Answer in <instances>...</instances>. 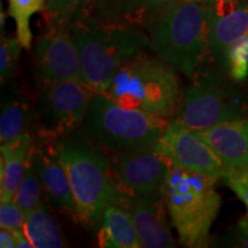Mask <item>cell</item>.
Here are the masks:
<instances>
[{
	"label": "cell",
	"mask_w": 248,
	"mask_h": 248,
	"mask_svg": "<svg viewBox=\"0 0 248 248\" xmlns=\"http://www.w3.org/2000/svg\"><path fill=\"white\" fill-rule=\"evenodd\" d=\"M69 24L79 52L80 80L94 92L106 93L121 67L150 43L135 26L105 22L86 9Z\"/></svg>",
	"instance_id": "cell-1"
},
{
	"label": "cell",
	"mask_w": 248,
	"mask_h": 248,
	"mask_svg": "<svg viewBox=\"0 0 248 248\" xmlns=\"http://www.w3.org/2000/svg\"><path fill=\"white\" fill-rule=\"evenodd\" d=\"M207 0H176L151 15L145 28L156 57L192 78L208 47Z\"/></svg>",
	"instance_id": "cell-2"
},
{
	"label": "cell",
	"mask_w": 248,
	"mask_h": 248,
	"mask_svg": "<svg viewBox=\"0 0 248 248\" xmlns=\"http://www.w3.org/2000/svg\"><path fill=\"white\" fill-rule=\"evenodd\" d=\"M55 150L69 179L78 221L97 228L104 210L121 193L113 163L94 144L74 133L55 141Z\"/></svg>",
	"instance_id": "cell-3"
},
{
	"label": "cell",
	"mask_w": 248,
	"mask_h": 248,
	"mask_svg": "<svg viewBox=\"0 0 248 248\" xmlns=\"http://www.w3.org/2000/svg\"><path fill=\"white\" fill-rule=\"evenodd\" d=\"M106 94L123 106L170 120L181 109L184 90L171 64L139 52L117 71Z\"/></svg>",
	"instance_id": "cell-4"
},
{
	"label": "cell",
	"mask_w": 248,
	"mask_h": 248,
	"mask_svg": "<svg viewBox=\"0 0 248 248\" xmlns=\"http://www.w3.org/2000/svg\"><path fill=\"white\" fill-rule=\"evenodd\" d=\"M169 121L123 106L102 92H93L82 129L95 146L122 154L153 147Z\"/></svg>",
	"instance_id": "cell-5"
},
{
	"label": "cell",
	"mask_w": 248,
	"mask_h": 248,
	"mask_svg": "<svg viewBox=\"0 0 248 248\" xmlns=\"http://www.w3.org/2000/svg\"><path fill=\"white\" fill-rule=\"evenodd\" d=\"M215 183L200 173L170 166L161 193L184 247L201 248L208 244L209 231L221 208Z\"/></svg>",
	"instance_id": "cell-6"
},
{
	"label": "cell",
	"mask_w": 248,
	"mask_h": 248,
	"mask_svg": "<svg viewBox=\"0 0 248 248\" xmlns=\"http://www.w3.org/2000/svg\"><path fill=\"white\" fill-rule=\"evenodd\" d=\"M185 86L178 114L172 120L195 131L248 117V106L233 90L222 84L217 76L197 71Z\"/></svg>",
	"instance_id": "cell-7"
},
{
	"label": "cell",
	"mask_w": 248,
	"mask_h": 248,
	"mask_svg": "<svg viewBox=\"0 0 248 248\" xmlns=\"http://www.w3.org/2000/svg\"><path fill=\"white\" fill-rule=\"evenodd\" d=\"M93 92L80 79L46 86L37 105L42 137L57 141L82 125Z\"/></svg>",
	"instance_id": "cell-8"
},
{
	"label": "cell",
	"mask_w": 248,
	"mask_h": 248,
	"mask_svg": "<svg viewBox=\"0 0 248 248\" xmlns=\"http://www.w3.org/2000/svg\"><path fill=\"white\" fill-rule=\"evenodd\" d=\"M153 150L176 168L200 173L214 182L224 176V164L206 139L172 119Z\"/></svg>",
	"instance_id": "cell-9"
},
{
	"label": "cell",
	"mask_w": 248,
	"mask_h": 248,
	"mask_svg": "<svg viewBox=\"0 0 248 248\" xmlns=\"http://www.w3.org/2000/svg\"><path fill=\"white\" fill-rule=\"evenodd\" d=\"M33 69L46 85L80 79V58L67 21H51L33 48Z\"/></svg>",
	"instance_id": "cell-10"
},
{
	"label": "cell",
	"mask_w": 248,
	"mask_h": 248,
	"mask_svg": "<svg viewBox=\"0 0 248 248\" xmlns=\"http://www.w3.org/2000/svg\"><path fill=\"white\" fill-rule=\"evenodd\" d=\"M111 163L121 192L131 195L160 193L170 169L153 147L116 154Z\"/></svg>",
	"instance_id": "cell-11"
},
{
	"label": "cell",
	"mask_w": 248,
	"mask_h": 248,
	"mask_svg": "<svg viewBox=\"0 0 248 248\" xmlns=\"http://www.w3.org/2000/svg\"><path fill=\"white\" fill-rule=\"evenodd\" d=\"M115 202L130 213L142 247H175L161 192L150 195H131L121 192Z\"/></svg>",
	"instance_id": "cell-12"
},
{
	"label": "cell",
	"mask_w": 248,
	"mask_h": 248,
	"mask_svg": "<svg viewBox=\"0 0 248 248\" xmlns=\"http://www.w3.org/2000/svg\"><path fill=\"white\" fill-rule=\"evenodd\" d=\"M47 142V139L38 144L32 142L28 157L35 167L48 203L58 212L78 219L77 204L66 170L59 161L55 144Z\"/></svg>",
	"instance_id": "cell-13"
},
{
	"label": "cell",
	"mask_w": 248,
	"mask_h": 248,
	"mask_svg": "<svg viewBox=\"0 0 248 248\" xmlns=\"http://www.w3.org/2000/svg\"><path fill=\"white\" fill-rule=\"evenodd\" d=\"M209 52L224 67L226 53L235 40L248 33V1L240 2L226 14L219 15L207 0Z\"/></svg>",
	"instance_id": "cell-14"
},
{
	"label": "cell",
	"mask_w": 248,
	"mask_h": 248,
	"mask_svg": "<svg viewBox=\"0 0 248 248\" xmlns=\"http://www.w3.org/2000/svg\"><path fill=\"white\" fill-rule=\"evenodd\" d=\"M198 132L221 157L225 171L248 163V117Z\"/></svg>",
	"instance_id": "cell-15"
},
{
	"label": "cell",
	"mask_w": 248,
	"mask_h": 248,
	"mask_svg": "<svg viewBox=\"0 0 248 248\" xmlns=\"http://www.w3.org/2000/svg\"><path fill=\"white\" fill-rule=\"evenodd\" d=\"M32 146V137L24 133L13 140L1 144L0 162V202H11L26 176L28 155Z\"/></svg>",
	"instance_id": "cell-16"
},
{
	"label": "cell",
	"mask_w": 248,
	"mask_h": 248,
	"mask_svg": "<svg viewBox=\"0 0 248 248\" xmlns=\"http://www.w3.org/2000/svg\"><path fill=\"white\" fill-rule=\"evenodd\" d=\"M176 0H93L95 16L105 22L145 26L154 12Z\"/></svg>",
	"instance_id": "cell-17"
},
{
	"label": "cell",
	"mask_w": 248,
	"mask_h": 248,
	"mask_svg": "<svg viewBox=\"0 0 248 248\" xmlns=\"http://www.w3.org/2000/svg\"><path fill=\"white\" fill-rule=\"evenodd\" d=\"M98 243L104 248L142 247L131 215L120 203H111L104 210L98 232Z\"/></svg>",
	"instance_id": "cell-18"
},
{
	"label": "cell",
	"mask_w": 248,
	"mask_h": 248,
	"mask_svg": "<svg viewBox=\"0 0 248 248\" xmlns=\"http://www.w3.org/2000/svg\"><path fill=\"white\" fill-rule=\"evenodd\" d=\"M30 123L28 105L21 97L16 86L2 90L0 113V141L5 144L27 132Z\"/></svg>",
	"instance_id": "cell-19"
},
{
	"label": "cell",
	"mask_w": 248,
	"mask_h": 248,
	"mask_svg": "<svg viewBox=\"0 0 248 248\" xmlns=\"http://www.w3.org/2000/svg\"><path fill=\"white\" fill-rule=\"evenodd\" d=\"M23 230L33 245V248H61L66 246L60 225L48 213L44 201L27 214Z\"/></svg>",
	"instance_id": "cell-20"
},
{
	"label": "cell",
	"mask_w": 248,
	"mask_h": 248,
	"mask_svg": "<svg viewBox=\"0 0 248 248\" xmlns=\"http://www.w3.org/2000/svg\"><path fill=\"white\" fill-rule=\"evenodd\" d=\"M9 15L16 23V37L24 48H30L32 33L30 18L33 14L45 9L46 0H8Z\"/></svg>",
	"instance_id": "cell-21"
},
{
	"label": "cell",
	"mask_w": 248,
	"mask_h": 248,
	"mask_svg": "<svg viewBox=\"0 0 248 248\" xmlns=\"http://www.w3.org/2000/svg\"><path fill=\"white\" fill-rule=\"evenodd\" d=\"M29 156V155H28ZM40 193H43L42 185L33 164L28 157L26 176H24L14 201L24 213L28 214L42 202Z\"/></svg>",
	"instance_id": "cell-22"
},
{
	"label": "cell",
	"mask_w": 248,
	"mask_h": 248,
	"mask_svg": "<svg viewBox=\"0 0 248 248\" xmlns=\"http://www.w3.org/2000/svg\"><path fill=\"white\" fill-rule=\"evenodd\" d=\"M224 68L237 82L248 77V33L235 40L228 49Z\"/></svg>",
	"instance_id": "cell-23"
},
{
	"label": "cell",
	"mask_w": 248,
	"mask_h": 248,
	"mask_svg": "<svg viewBox=\"0 0 248 248\" xmlns=\"http://www.w3.org/2000/svg\"><path fill=\"white\" fill-rule=\"evenodd\" d=\"M93 0H46L45 15L51 21H67L69 22L79 12L92 6Z\"/></svg>",
	"instance_id": "cell-24"
},
{
	"label": "cell",
	"mask_w": 248,
	"mask_h": 248,
	"mask_svg": "<svg viewBox=\"0 0 248 248\" xmlns=\"http://www.w3.org/2000/svg\"><path fill=\"white\" fill-rule=\"evenodd\" d=\"M20 40L13 37L2 36L0 43V78L1 83L11 79L16 71L21 52Z\"/></svg>",
	"instance_id": "cell-25"
},
{
	"label": "cell",
	"mask_w": 248,
	"mask_h": 248,
	"mask_svg": "<svg viewBox=\"0 0 248 248\" xmlns=\"http://www.w3.org/2000/svg\"><path fill=\"white\" fill-rule=\"evenodd\" d=\"M222 179L245 203L248 213V163L226 170Z\"/></svg>",
	"instance_id": "cell-26"
},
{
	"label": "cell",
	"mask_w": 248,
	"mask_h": 248,
	"mask_svg": "<svg viewBox=\"0 0 248 248\" xmlns=\"http://www.w3.org/2000/svg\"><path fill=\"white\" fill-rule=\"evenodd\" d=\"M27 214L18 207L15 201L0 204V226L7 230L23 229L26 223Z\"/></svg>",
	"instance_id": "cell-27"
},
{
	"label": "cell",
	"mask_w": 248,
	"mask_h": 248,
	"mask_svg": "<svg viewBox=\"0 0 248 248\" xmlns=\"http://www.w3.org/2000/svg\"><path fill=\"white\" fill-rule=\"evenodd\" d=\"M233 235L235 238V246L248 248V216L239 219L235 225Z\"/></svg>",
	"instance_id": "cell-28"
},
{
	"label": "cell",
	"mask_w": 248,
	"mask_h": 248,
	"mask_svg": "<svg viewBox=\"0 0 248 248\" xmlns=\"http://www.w3.org/2000/svg\"><path fill=\"white\" fill-rule=\"evenodd\" d=\"M244 1H248V0H208L212 8L219 15L226 14L228 12L235 8L238 4Z\"/></svg>",
	"instance_id": "cell-29"
},
{
	"label": "cell",
	"mask_w": 248,
	"mask_h": 248,
	"mask_svg": "<svg viewBox=\"0 0 248 248\" xmlns=\"http://www.w3.org/2000/svg\"><path fill=\"white\" fill-rule=\"evenodd\" d=\"M0 247L1 248H15L16 241H15L14 232L7 229H1L0 231Z\"/></svg>",
	"instance_id": "cell-30"
},
{
	"label": "cell",
	"mask_w": 248,
	"mask_h": 248,
	"mask_svg": "<svg viewBox=\"0 0 248 248\" xmlns=\"http://www.w3.org/2000/svg\"><path fill=\"white\" fill-rule=\"evenodd\" d=\"M14 235H15V241H16V248H31L33 247V245L31 244V241L28 235L26 234L23 229H17V230H14Z\"/></svg>",
	"instance_id": "cell-31"
}]
</instances>
